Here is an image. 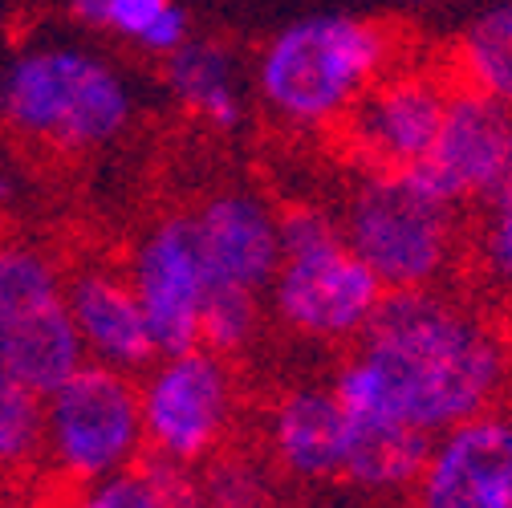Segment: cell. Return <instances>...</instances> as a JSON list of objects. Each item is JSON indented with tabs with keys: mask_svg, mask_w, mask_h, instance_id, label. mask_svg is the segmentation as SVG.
Returning a JSON list of instances; mask_svg holds the SVG:
<instances>
[{
	"mask_svg": "<svg viewBox=\"0 0 512 508\" xmlns=\"http://www.w3.org/2000/svg\"><path fill=\"white\" fill-rule=\"evenodd\" d=\"M431 439L415 427L391 423V419H358L350 415L346 435V464L342 480L366 496H399L411 492L423 460L431 452Z\"/></svg>",
	"mask_w": 512,
	"mask_h": 508,
	"instance_id": "17",
	"label": "cell"
},
{
	"mask_svg": "<svg viewBox=\"0 0 512 508\" xmlns=\"http://www.w3.org/2000/svg\"><path fill=\"white\" fill-rule=\"evenodd\" d=\"M387 285L346 244V236L285 252L265 293L269 317L297 342L309 346H354L378 313Z\"/></svg>",
	"mask_w": 512,
	"mask_h": 508,
	"instance_id": "8",
	"label": "cell"
},
{
	"mask_svg": "<svg viewBox=\"0 0 512 508\" xmlns=\"http://www.w3.org/2000/svg\"><path fill=\"white\" fill-rule=\"evenodd\" d=\"M508 374L512 354L500 330L435 285L382 297L362 338L346 346L330 387L346 415L439 435L500 407Z\"/></svg>",
	"mask_w": 512,
	"mask_h": 508,
	"instance_id": "1",
	"label": "cell"
},
{
	"mask_svg": "<svg viewBox=\"0 0 512 508\" xmlns=\"http://www.w3.org/2000/svg\"><path fill=\"white\" fill-rule=\"evenodd\" d=\"M415 171L460 212L488 204L500 187L512 183V110L456 86L439 135Z\"/></svg>",
	"mask_w": 512,
	"mask_h": 508,
	"instance_id": "11",
	"label": "cell"
},
{
	"mask_svg": "<svg viewBox=\"0 0 512 508\" xmlns=\"http://www.w3.org/2000/svg\"><path fill=\"white\" fill-rule=\"evenodd\" d=\"M139 305L155 338L159 358L204 346V297L208 269L200 252V232L191 212H163L151 220L126 261Z\"/></svg>",
	"mask_w": 512,
	"mask_h": 508,
	"instance_id": "10",
	"label": "cell"
},
{
	"mask_svg": "<svg viewBox=\"0 0 512 508\" xmlns=\"http://www.w3.org/2000/svg\"><path fill=\"white\" fill-rule=\"evenodd\" d=\"M0 118L57 151H102L135 122V94L106 57L78 45L17 53L0 74Z\"/></svg>",
	"mask_w": 512,
	"mask_h": 508,
	"instance_id": "3",
	"label": "cell"
},
{
	"mask_svg": "<svg viewBox=\"0 0 512 508\" xmlns=\"http://www.w3.org/2000/svg\"><path fill=\"white\" fill-rule=\"evenodd\" d=\"M187 504H196V472L147 456L131 472H118L86 488H70L66 508H187Z\"/></svg>",
	"mask_w": 512,
	"mask_h": 508,
	"instance_id": "20",
	"label": "cell"
},
{
	"mask_svg": "<svg viewBox=\"0 0 512 508\" xmlns=\"http://www.w3.org/2000/svg\"><path fill=\"white\" fill-rule=\"evenodd\" d=\"M411 508H512V411L492 407L439 431Z\"/></svg>",
	"mask_w": 512,
	"mask_h": 508,
	"instance_id": "12",
	"label": "cell"
},
{
	"mask_svg": "<svg viewBox=\"0 0 512 508\" xmlns=\"http://www.w3.org/2000/svg\"><path fill=\"white\" fill-rule=\"evenodd\" d=\"M187 508H212V504H204V500H196V504H187Z\"/></svg>",
	"mask_w": 512,
	"mask_h": 508,
	"instance_id": "26",
	"label": "cell"
},
{
	"mask_svg": "<svg viewBox=\"0 0 512 508\" xmlns=\"http://www.w3.org/2000/svg\"><path fill=\"white\" fill-rule=\"evenodd\" d=\"M447 74L512 110V0H496L460 29Z\"/></svg>",
	"mask_w": 512,
	"mask_h": 508,
	"instance_id": "18",
	"label": "cell"
},
{
	"mask_svg": "<svg viewBox=\"0 0 512 508\" xmlns=\"http://www.w3.org/2000/svg\"><path fill=\"white\" fill-rule=\"evenodd\" d=\"M163 82L171 98L212 131H236L244 122L236 57L212 37H187L171 57H163Z\"/></svg>",
	"mask_w": 512,
	"mask_h": 508,
	"instance_id": "16",
	"label": "cell"
},
{
	"mask_svg": "<svg viewBox=\"0 0 512 508\" xmlns=\"http://www.w3.org/2000/svg\"><path fill=\"white\" fill-rule=\"evenodd\" d=\"M175 5V0H110L102 13V29L126 45H143V37L155 29V21Z\"/></svg>",
	"mask_w": 512,
	"mask_h": 508,
	"instance_id": "24",
	"label": "cell"
},
{
	"mask_svg": "<svg viewBox=\"0 0 512 508\" xmlns=\"http://www.w3.org/2000/svg\"><path fill=\"white\" fill-rule=\"evenodd\" d=\"M476 257L484 277L512 297V183L476 208Z\"/></svg>",
	"mask_w": 512,
	"mask_h": 508,
	"instance_id": "23",
	"label": "cell"
},
{
	"mask_svg": "<svg viewBox=\"0 0 512 508\" xmlns=\"http://www.w3.org/2000/svg\"><path fill=\"white\" fill-rule=\"evenodd\" d=\"M273 468L265 456H244V452H224L212 464L196 472V500L212 508H269L273 500Z\"/></svg>",
	"mask_w": 512,
	"mask_h": 508,
	"instance_id": "21",
	"label": "cell"
},
{
	"mask_svg": "<svg viewBox=\"0 0 512 508\" xmlns=\"http://www.w3.org/2000/svg\"><path fill=\"white\" fill-rule=\"evenodd\" d=\"M191 216L200 232L208 289H240L265 297L281 269L277 208H269L248 187H224L200 208H191Z\"/></svg>",
	"mask_w": 512,
	"mask_h": 508,
	"instance_id": "13",
	"label": "cell"
},
{
	"mask_svg": "<svg viewBox=\"0 0 512 508\" xmlns=\"http://www.w3.org/2000/svg\"><path fill=\"white\" fill-rule=\"evenodd\" d=\"M143 460L147 431L139 374L86 362L45 395V472L57 484L86 488L131 472Z\"/></svg>",
	"mask_w": 512,
	"mask_h": 508,
	"instance_id": "5",
	"label": "cell"
},
{
	"mask_svg": "<svg viewBox=\"0 0 512 508\" xmlns=\"http://www.w3.org/2000/svg\"><path fill=\"white\" fill-rule=\"evenodd\" d=\"M395 57L399 37L382 21L309 13L281 25L256 53V102L273 122L293 131H326L382 74L399 66Z\"/></svg>",
	"mask_w": 512,
	"mask_h": 508,
	"instance_id": "2",
	"label": "cell"
},
{
	"mask_svg": "<svg viewBox=\"0 0 512 508\" xmlns=\"http://www.w3.org/2000/svg\"><path fill=\"white\" fill-rule=\"evenodd\" d=\"M45 472V395L0 366V484Z\"/></svg>",
	"mask_w": 512,
	"mask_h": 508,
	"instance_id": "19",
	"label": "cell"
},
{
	"mask_svg": "<svg viewBox=\"0 0 512 508\" xmlns=\"http://www.w3.org/2000/svg\"><path fill=\"white\" fill-rule=\"evenodd\" d=\"M265 317H269V305L261 293L208 289V297H204V346L236 362L256 342V334L265 330Z\"/></svg>",
	"mask_w": 512,
	"mask_h": 508,
	"instance_id": "22",
	"label": "cell"
},
{
	"mask_svg": "<svg viewBox=\"0 0 512 508\" xmlns=\"http://www.w3.org/2000/svg\"><path fill=\"white\" fill-rule=\"evenodd\" d=\"M342 236L395 289H435L456 269L464 212L411 171H358L342 200Z\"/></svg>",
	"mask_w": 512,
	"mask_h": 508,
	"instance_id": "4",
	"label": "cell"
},
{
	"mask_svg": "<svg viewBox=\"0 0 512 508\" xmlns=\"http://www.w3.org/2000/svg\"><path fill=\"white\" fill-rule=\"evenodd\" d=\"M139 403L147 456L200 472L232 448L240 427L236 362L208 346L163 354L139 374Z\"/></svg>",
	"mask_w": 512,
	"mask_h": 508,
	"instance_id": "6",
	"label": "cell"
},
{
	"mask_svg": "<svg viewBox=\"0 0 512 508\" xmlns=\"http://www.w3.org/2000/svg\"><path fill=\"white\" fill-rule=\"evenodd\" d=\"M452 74L431 66H395L382 74L334 126L362 171H411L427 159L452 102Z\"/></svg>",
	"mask_w": 512,
	"mask_h": 508,
	"instance_id": "9",
	"label": "cell"
},
{
	"mask_svg": "<svg viewBox=\"0 0 512 508\" xmlns=\"http://www.w3.org/2000/svg\"><path fill=\"white\" fill-rule=\"evenodd\" d=\"M110 0H66L70 17L82 25V29H102V13H106Z\"/></svg>",
	"mask_w": 512,
	"mask_h": 508,
	"instance_id": "25",
	"label": "cell"
},
{
	"mask_svg": "<svg viewBox=\"0 0 512 508\" xmlns=\"http://www.w3.org/2000/svg\"><path fill=\"white\" fill-rule=\"evenodd\" d=\"M86 362L66 269L29 240H0V366L49 395Z\"/></svg>",
	"mask_w": 512,
	"mask_h": 508,
	"instance_id": "7",
	"label": "cell"
},
{
	"mask_svg": "<svg viewBox=\"0 0 512 508\" xmlns=\"http://www.w3.org/2000/svg\"><path fill=\"white\" fill-rule=\"evenodd\" d=\"M350 415L334 387H289L261 419V456L281 480L330 484L342 480Z\"/></svg>",
	"mask_w": 512,
	"mask_h": 508,
	"instance_id": "14",
	"label": "cell"
},
{
	"mask_svg": "<svg viewBox=\"0 0 512 508\" xmlns=\"http://www.w3.org/2000/svg\"><path fill=\"white\" fill-rule=\"evenodd\" d=\"M66 301L90 362L122 374H143L159 358L147 313L126 269L106 261L78 265L74 273H66Z\"/></svg>",
	"mask_w": 512,
	"mask_h": 508,
	"instance_id": "15",
	"label": "cell"
}]
</instances>
